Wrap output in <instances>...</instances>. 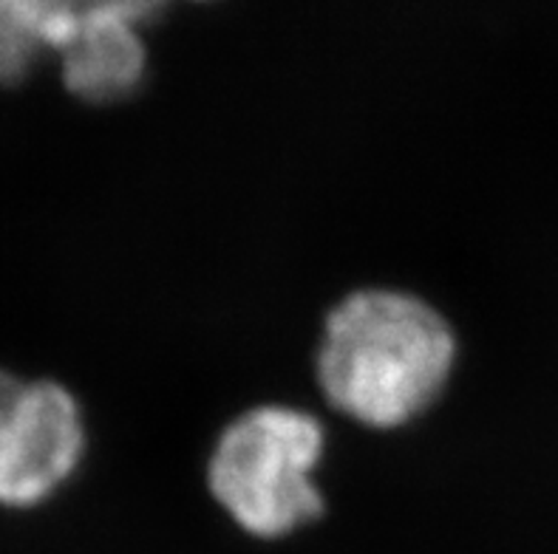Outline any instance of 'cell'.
<instances>
[{
    "instance_id": "cell-1",
    "label": "cell",
    "mask_w": 558,
    "mask_h": 554,
    "mask_svg": "<svg viewBox=\"0 0 558 554\" xmlns=\"http://www.w3.org/2000/svg\"><path fill=\"white\" fill-rule=\"evenodd\" d=\"M457 340L434 306L397 288H363L326 317L318 385L366 428H403L446 391Z\"/></svg>"
},
{
    "instance_id": "cell-2",
    "label": "cell",
    "mask_w": 558,
    "mask_h": 554,
    "mask_svg": "<svg viewBox=\"0 0 558 554\" xmlns=\"http://www.w3.org/2000/svg\"><path fill=\"white\" fill-rule=\"evenodd\" d=\"M326 433L306 410L264 405L241 414L219 435L207 464V484L247 534L276 541L324 513L315 467Z\"/></svg>"
},
{
    "instance_id": "cell-3",
    "label": "cell",
    "mask_w": 558,
    "mask_h": 554,
    "mask_svg": "<svg viewBox=\"0 0 558 554\" xmlns=\"http://www.w3.org/2000/svg\"><path fill=\"white\" fill-rule=\"evenodd\" d=\"M83 453V410L63 385L0 371V506L51 498Z\"/></svg>"
},
{
    "instance_id": "cell-4",
    "label": "cell",
    "mask_w": 558,
    "mask_h": 554,
    "mask_svg": "<svg viewBox=\"0 0 558 554\" xmlns=\"http://www.w3.org/2000/svg\"><path fill=\"white\" fill-rule=\"evenodd\" d=\"M165 0H0V85H17L46 51H60L85 23L128 14L150 23Z\"/></svg>"
},
{
    "instance_id": "cell-5",
    "label": "cell",
    "mask_w": 558,
    "mask_h": 554,
    "mask_svg": "<svg viewBox=\"0 0 558 554\" xmlns=\"http://www.w3.org/2000/svg\"><path fill=\"white\" fill-rule=\"evenodd\" d=\"M140 28L142 23L128 14H102L85 23L57 51L65 88L92 106H113L134 97L148 69Z\"/></svg>"
}]
</instances>
